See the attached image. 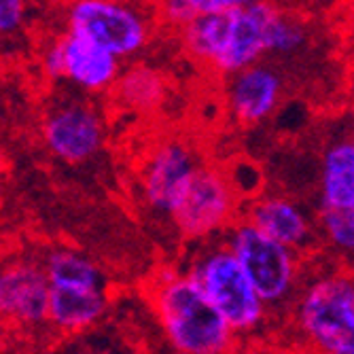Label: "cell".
Listing matches in <instances>:
<instances>
[{
    "label": "cell",
    "instance_id": "1",
    "mask_svg": "<svg viewBox=\"0 0 354 354\" xmlns=\"http://www.w3.org/2000/svg\"><path fill=\"white\" fill-rule=\"evenodd\" d=\"M149 299L172 350L180 354H225L238 348L240 337L187 272L172 266L157 270L149 286Z\"/></svg>",
    "mask_w": 354,
    "mask_h": 354
},
{
    "label": "cell",
    "instance_id": "2",
    "mask_svg": "<svg viewBox=\"0 0 354 354\" xmlns=\"http://www.w3.org/2000/svg\"><path fill=\"white\" fill-rule=\"evenodd\" d=\"M280 7L272 0L223 11L202 13L178 28L183 51L221 77H230L268 57L266 35Z\"/></svg>",
    "mask_w": 354,
    "mask_h": 354
},
{
    "label": "cell",
    "instance_id": "3",
    "mask_svg": "<svg viewBox=\"0 0 354 354\" xmlns=\"http://www.w3.org/2000/svg\"><path fill=\"white\" fill-rule=\"evenodd\" d=\"M293 329L306 348L325 354L354 352V280L350 272L301 278L288 304Z\"/></svg>",
    "mask_w": 354,
    "mask_h": 354
},
{
    "label": "cell",
    "instance_id": "4",
    "mask_svg": "<svg viewBox=\"0 0 354 354\" xmlns=\"http://www.w3.org/2000/svg\"><path fill=\"white\" fill-rule=\"evenodd\" d=\"M187 274L200 284L240 339L266 327L270 318L268 306L254 293L234 252L221 238L208 240V244L202 242L200 250L191 257Z\"/></svg>",
    "mask_w": 354,
    "mask_h": 354
},
{
    "label": "cell",
    "instance_id": "5",
    "mask_svg": "<svg viewBox=\"0 0 354 354\" xmlns=\"http://www.w3.org/2000/svg\"><path fill=\"white\" fill-rule=\"evenodd\" d=\"M221 240L234 252L268 310L288 308L304 278V254L266 236L242 216L221 234Z\"/></svg>",
    "mask_w": 354,
    "mask_h": 354
},
{
    "label": "cell",
    "instance_id": "6",
    "mask_svg": "<svg viewBox=\"0 0 354 354\" xmlns=\"http://www.w3.org/2000/svg\"><path fill=\"white\" fill-rule=\"evenodd\" d=\"M155 21V13L138 0H71L64 13V32L100 45L125 62L151 45Z\"/></svg>",
    "mask_w": 354,
    "mask_h": 354
},
{
    "label": "cell",
    "instance_id": "7",
    "mask_svg": "<svg viewBox=\"0 0 354 354\" xmlns=\"http://www.w3.org/2000/svg\"><path fill=\"white\" fill-rule=\"evenodd\" d=\"M242 198L234 180L221 168L200 164L187 185L170 221L187 242H208L240 216Z\"/></svg>",
    "mask_w": 354,
    "mask_h": 354
},
{
    "label": "cell",
    "instance_id": "8",
    "mask_svg": "<svg viewBox=\"0 0 354 354\" xmlns=\"http://www.w3.org/2000/svg\"><path fill=\"white\" fill-rule=\"evenodd\" d=\"M41 138L51 157L64 164H87L106 142V119L89 100L66 98L43 117Z\"/></svg>",
    "mask_w": 354,
    "mask_h": 354
},
{
    "label": "cell",
    "instance_id": "9",
    "mask_svg": "<svg viewBox=\"0 0 354 354\" xmlns=\"http://www.w3.org/2000/svg\"><path fill=\"white\" fill-rule=\"evenodd\" d=\"M200 164L191 142L180 138L159 140L140 168V198L145 206L170 218Z\"/></svg>",
    "mask_w": 354,
    "mask_h": 354
},
{
    "label": "cell",
    "instance_id": "10",
    "mask_svg": "<svg viewBox=\"0 0 354 354\" xmlns=\"http://www.w3.org/2000/svg\"><path fill=\"white\" fill-rule=\"evenodd\" d=\"M49 280L41 261L17 259L0 266V318L19 327L47 323Z\"/></svg>",
    "mask_w": 354,
    "mask_h": 354
},
{
    "label": "cell",
    "instance_id": "11",
    "mask_svg": "<svg viewBox=\"0 0 354 354\" xmlns=\"http://www.w3.org/2000/svg\"><path fill=\"white\" fill-rule=\"evenodd\" d=\"M227 79V111L238 125H261L278 111L284 95V77L274 64L254 62Z\"/></svg>",
    "mask_w": 354,
    "mask_h": 354
},
{
    "label": "cell",
    "instance_id": "12",
    "mask_svg": "<svg viewBox=\"0 0 354 354\" xmlns=\"http://www.w3.org/2000/svg\"><path fill=\"white\" fill-rule=\"evenodd\" d=\"M240 216L276 242L306 254L318 240L316 221L291 198L266 193L257 196L240 208Z\"/></svg>",
    "mask_w": 354,
    "mask_h": 354
},
{
    "label": "cell",
    "instance_id": "13",
    "mask_svg": "<svg viewBox=\"0 0 354 354\" xmlns=\"http://www.w3.org/2000/svg\"><path fill=\"white\" fill-rule=\"evenodd\" d=\"M59 41L64 55L62 81H68L87 95H102L113 89L123 68V62L119 57L83 37L71 35V32L59 35Z\"/></svg>",
    "mask_w": 354,
    "mask_h": 354
},
{
    "label": "cell",
    "instance_id": "14",
    "mask_svg": "<svg viewBox=\"0 0 354 354\" xmlns=\"http://www.w3.org/2000/svg\"><path fill=\"white\" fill-rule=\"evenodd\" d=\"M109 312L106 288L49 286L47 323L62 333H83L95 327Z\"/></svg>",
    "mask_w": 354,
    "mask_h": 354
},
{
    "label": "cell",
    "instance_id": "15",
    "mask_svg": "<svg viewBox=\"0 0 354 354\" xmlns=\"http://www.w3.org/2000/svg\"><path fill=\"white\" fill-rule=\"evenodd\" d=\"M318 208L354 210V142L333 140L320 157Z\"/></svg>",
    "mask_w": 354,
    "mask_h": 354
},
{
    "label": "cell",
    "instance_id": "16",
    "mask_svg": "<svg viewBox=\"0 0 354 354\" xmlns=\"http://www.w3.org/2000/svg\"><path fill=\"white\" fill-rule=\"evenodd\" d=\"M109 93H113V98L119 102L121 109L151 115L157 109H162L168 95V83L162 71L136 62L127 68H121Z\"/></svg>",
    "mask_w": 354,
    "mask_h": 354
},
{
    "label": "cell",
    "instance_id": "17",
    "mask_svg": "<svg viewBox=\"0 0 354 354\" xmlns=\"http://www.w3.org/2000/svg\"><path fill=\"white\" fill-rule=\"evenodd\" d=\"M41 263L47 274L49 286L106 288L100 268L95 266L87 254H83L75 248H66V246L51 248Z\"/></svg>",
    "mask_w": 354,
    "mask_h": 354
},
{
    "label": "cell",
    "instance_id": "18",
    "mask_svg": "<svg viewBox=\"0 0 354 354\" xmlns=\"http://www.w3.org/2000/svg\"><path fill=\"white\" fill-rule=\"evenodd\" d=\"M316 230L323 236L329 250L344 259H350L354 252V210L318 208Z\"/></svg>",
    "mask_w": 354,
    "mask_h": 354
},
{
    "label": "cell",
    "instance_id": "19",
    "mask_svg": "<svg viewBox=\"0 0 354 354\" xmlns=\"http://www.w3.org/2000/svg\"><path fill=\"white\" fill-rule=\"evenodd\" d=\"M308 45V30L301 21L286 15L282 9L276 11L268 26L266 51L274 57H291Z\"/></svg>",
    "mask_w": 354,
    "mask_h": 354
},
{
    "label": "cell",
    "instance_id": "20",
    "mask_svg": "<svg viewBox=\"0 0 354 354\" xmlns=\"http://www.w3.org/2000/svg\"><path fill=\"white\" fill-rule=\"evenodd\" d=\"M30 0H0V43L19 39L30 24Z\"/></svg>",
    "mask_w": 354,
    "mask_h": 354
},
{
    "label": "cell",
    "instance_id": "21",
    "mask_svg": "<svg viewBox=\"0 0 354 354\" xmlns=\"http://www.w3.org/2000/svg\"><path fill=\"white\" fill-rule=\"evenodd\" d=\"M41 68L49 81H62L64 75V55H62V41L53 37L41 49Z\"/></svg>",
    "mask_w": 354,
    "mask_h": 354
},
{
    "label": "cell",
    "instance_id": "22",
    "mask_svg": "<svg viewBox=\"0 0 354 354\" xmlns=\"http://www.w3.org/2000/svg\"><path fill=\"white\" fill-rule=\"evenodd\" d=\"M257 3V0H189V7L193 15H202V13H223V11H234L242 9Z\"/></svg>",
    "mask_w": 354,
    "mask_h": 354
},
{
    "label": "cell",
    "instance_id": "23",
    "mask_svg": "<svg viewBox=\"0 0 354 354\" xmlns=\"http://www.w3.org/2000/svg\"><path fill=\"white\" fill-rule=\"evenodd\" d=\"M5 168H7V153L3 151V147H0V174H3Z\"/></svg>",
    "mask_w": 354,
    "mask_h": 354
}]
</instances>
